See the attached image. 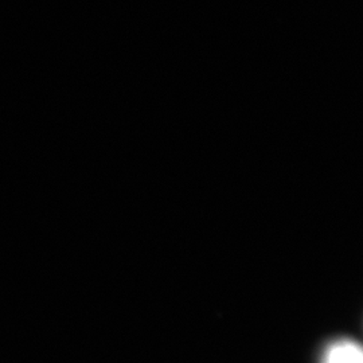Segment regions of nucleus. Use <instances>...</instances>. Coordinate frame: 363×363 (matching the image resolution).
Returning a JSON list of instances; mask_svg holds the SVG:
<instances>
[{
	"instance_id": "1",
	"label": "nucleus",
	"mask_w": 363,
	"mask_h": 363,
	"mask_svg": "<svg viewBox=\"0 0 363 363\" xmlns=\"http://www.w3.org/2000/svg\"><path fill=\"white\" fill-rule=\"evenodd\" d=\"M323 363H363L362 350L351 340H340L327 350Z\"/></svg>"
}]
</instances>
